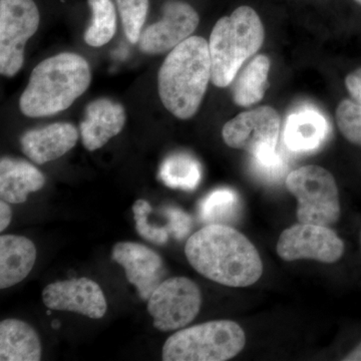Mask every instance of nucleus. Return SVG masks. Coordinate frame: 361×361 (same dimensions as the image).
<instances>
[{"label": "nucleus", "instance_id": "f257e3e1", "mask_svg": "<svg viewBox=\"0 0 361 361\" xmlns=\"http://www.w3.org/2000/svg\"><path fill=\"white\" fill-rule=\"evenodd\" d=\"M185 254L199 274L229 287H248L260 279L263 263L256 247L238 230L209 224L188 239Z\"/></svg>", "mask_w": 361, "mask_h": 361}, {"label": "nucleus", "instance_id": "f03ea898", "mask_svg": "<svg viewBox=\"0 0 361 361\" xmlns=\"http://www.w3.org/2000/svg\"><path fill=\"white\" fill-rule=\"evenodd\" d=\"M209 42L190 37L170 51L158 75L159 96L176 118L188 120L200 108L211 80Z\"/></svg>", "mask_w": 361, "mask_h": 361}, {"label": "nucleus", "instance_id": "7ed1b4c3", "mask_svg": "<svg viewBox=\"0 0 361 361\" xmlns=\"http://www.w3.org/2000/svg\"><path fill=\"white\" fill-rule=\"evenodd\" d=\"M92 82L87 59L73 52H61L33 68L20 99V109L28 118H44L66 110Z\"/></svg>", "mask_w": 361, "mask_h": 361}, {"label": "nucleus", "instance_id": "20e7f679", "mask_svg": "<svg viewBox=\"0 0 361 361\" xmlns=\"http://www.w3.org/2000/svg\"><path fill=\"white\" fill-rule=\"evenodd\" d=\"M264 35L262 21L250 6H240L220 18L209 40L211 82L218 87L231 85L247 59L262 47Z\"/></svg>", "mask_w": 361, "mask_h": 361}, {"label": "nucleus", "instance_id": "39448f33", "mask_svg": "<svg viewBox=\"0 0 361 361\" xmlns=\"http://www.w3.org/2000/svg\"><path fill=\"white\" fill-rule=\"evenodd\" d=\"M280 116L275 109L263 106L244 111L225 123L223 140L233 149H244L254 167L267 178L281 174L283 161L276 153Z\"/></svg>", "mask_w": 361, "mask_h": 361}, {"label": "nucleus", "instance_id": "423d86ee", "mask_svg": "<svg viewBox=\"0 0 361 361\" xmlns=\"http://www.w3.org/2000/svg\"><path fill=\"white\" fill-rule=\"evenodd\" d=\"M246 336L238 323L214 320L180 330L165 342V361H225L241 353Z\"/></svg>", "mask_w": 361, "mask_h": 361}, {"label": "nucleus", "instance_id": "0eeeda50", "mask_svg": "<svg viewBox=\"0 0 361 361\" xmlns=\"http://www.w3.org/2000/svg\"><path fill=\"white\" fill-rule=\"evenodd\" d=\"M286 187L298 201L299 222L329 227L341 218L338 188L324 168L310 165L296 169L287 176Z\"/></svg>", "mask_w": 361, "mask_h": 361}, {"label": "nucleus", "instance_id": "6e6552de", "mask_svg": "<svg viewBox=\"0 0 361 361\" xmlns=\"http://www.w3.org/2000/svg\"><path fill=\"white\" fill-rule=\"evenodd\" d=\"M39 11L33 0H0V73L13 78L25 61L26 42L37 32Z\"/></svg>", "mask_w": 361, "mask_h": 361}, {"label": "nucleus", "instance_id": "1a4fd4ad", "mask_svg": "<svg viewBox=\"0 0 361 361\" xmlns=\"http://www.w3.org/2000/svg\"><path fill=\"white\" fill-rule=\"evenodd\" d=\"M201 304L198 285L187 277H172L164 280L149 296L148 311L155 329L174 331L193 322Z\"/></svg>", "mask_w": 361, "mask_h": 361}, {"label": "nucleus", "instance_id": "9d476101", "mask_svg": "<svg viewBox=\"0 0 361 361\" xmlns=\"http://www.w3.org/2000/svg\"><path fill=\"white\" fill-rule=\"evenodd\" d=\"M344 252L343 241L325 226L299 223L280 235L277 253L284 261L310 259L318 262H336Z\"/></svg>", "mask_w": 361, "mask_h": 361}, {"label": "nucleus", "instance_id": "9b49d317", "mask_svg": "<svg viewBox=\"0 0 361 361\" xmlns=\"http://www.w3.org/2000/svg\"><path fill=\"white\" fill-rule=\"evenodd\" d=\"M161 20L142 32L140 49L147 54H161L174 49L193 35L199 25V14L186 2L168 1L161 9Z\"/></svg>", "mask_w": 361, "mask_h": 361}, {"label": "nucleus", "instance_id": "f8f14e48", "mask_svg": "<svg viewBox=\"0 0 361 361\" xmlns=\"http://www.w3.org/2000/svg\"><path fill=\"white\" fill-rule=\"evenodd\" d=\"M42 300L49 310L70 311L92 319H101L108 310L101 286L85 277L47 285L42 291Z\"/></svg>", "mask_w": 361, "mask_h": 361}, {"label": "nucleus", "instance_id": "ddd939ff", "mask_svg": "<svg viewBox=\"0 0 361 361\" xmlns=\"http://www.w3.org/2000/svg\"><path fill=\"white\" fill-rule=\"evenodd\" d=\"M111 259L123 268L128 281L137 288L142 300L148 301L164 281L163 259L149 247L135 242H120L114 246Z\"/></svg>", "mask_w": 361, "mask_h": 361}, {"label": "nucleus", "instance_id": "4468645a", "mask_svg": "<svg viewBox=\"0 0 361 361\" xmlns=\"http://www.w3.org/2000/svg\"><path fill=\"white\" fill-rule=\"evenodd\" d=\"M78 130L70 123H56L28 130L20 137V147L26 157L42 165L56 160L77 144Z\"/></svg>", "mask_w": 361, "mask_h": 361}, {"label": "nucleus", "instance_id": "2eb2a0df", "mask_svg": "<svg viewBox=\"0 0 361 361\" xmlns=\"http://www.w3.org/2000/svg\"><path fill=\"white\" fill-rule=\"evenodd\" d=\"M85 115L80 135L82 145L90 152L101 149L111 137L120 134L126 123L122 104L109 99H97L87 104Z\"/></svg>", "mask_w": 361, "mask_h": 361}, {"label": "nucleus", "instance_id": "dca6fc26", "mask_svg": "<svg viewBox=\"0 0 361 361\" xmlns=\"http://www.w3.org/2000/svg\"><path fill=\"white\" fill-rule=\"evenodd\" d=\"M37 261L32 240L16 235L0 237V288L20 283L30 274Z\"/></svg>", "mask_w": 361, "mask_h": 361}, {"label": "nucleus", "instance_id": "f3484780", "mask_svg": "<svg viewBox=\"0 0 361 361\" xmlns=\"http://www.w3.org/2000/svg\"><path fill=\"white\" fill-rule=\"evenodd\" d=\"M45 185L44 174L30 163L4 157L0 161V197L9 204H21L28 195Z\"/></svg>", "mask_w": 361, "mask_h": 361}, {"label": "nucleus", "instance_id": "a211bd4d", "mask_svg": "<svg viewBox=\"0 0 361 361\" xmlns=\"http://www.w3.org/2000/svg\"><path fill=\"white\" fill-rule=\"evenodd\" d=\"M42 351L39 334L28 323L14 318L0 323V360L39 361Z\"/></svg>", "mask_w": 361, "mask_h": 361}, {"label": "nucleus", "instance_id": "6ab92c4d", "mask_svg": "<svg viewBox=\"0 0 361 361\" xmlns=\"http://www.w3.org/2000/svg\"><path fill=\"white\" fill-rule=\"evenodd\" d=\"M329 126L326 118L317 111L304 109L292 114L284 130L287 148L296 153L317 149L326 139Z\"/></svg>", "mask_w": 361, "mask_h": 361}, {"label": "nucleus", "instance_id": "aec40b11", "mask_svg": "<svg viewBox=\"0 0 361 361\" xmlns=\"http://www.w3.org/2000/svg\"><path fill=\"white\" fill-rule=\"evenodd\" d=\"M270 59L264 54L255 56L239 73L233 90L234 103L250 106L263 99L267 87Z\"/></svg>", "mask_w": 361, "mask_h": 361}, {"label": "nucleus", "instance_id": "412c9836", "mask_svg": "<svg viewBox=\"0 0 361 361\" xmlns=\"http://www.w3.org/2000/svg\"><path fill=\"white\" fill-rule=\"evenodd\" d=\"M159 177L173 189L193 190L200 182L201 167L191 156L174 154L164 161Z\"/></svg>", "mask_w": 361, "mask_h": 361}, {"label": "nucleus", "instance_id": "4be33fe9", "mask_svg": "<svg viewBox=\"0 0 361 361\" xmlns=\"http://www.w3.org/2000/svg\"><path fill=\"white\" fill-rule=\"evenodd\" d=\"M92 13V23L85 32V42L90 47L108 44L116 30V14L111 0H87Z\"/></svg>", "mask_w": 361, "mask_h": 361}, {"label": "nucleus", "instance_id": "5701e85b", "mask_svg": "<svg viewBox=\"0 0 361 361\" xmlns=\"http://www.w3.org/2000/svg\"><path fill=\"white\" fill-rule=\"evenodd\" d=\"M239 199L230 189H218L202 201L200 215L209 224H222V221L231 219L238 210Z\"/></svg>", "mask_w": 361, "mask_h": 361}, {"label": "nucleus", "instance_id": "b1692460", "mask_svg": "<svg viewBox=\"0 0 361 361\" xmlns=\"http://www.w3.org/2000/svg\"><path fill=\"white\" fill-rule=\"evenodd\" d=\"M126 37L132 44L139 42L149 11V0H116Z\"/></svg>", "mask_w": 361, "mask_h": 361}, {"label": "nucleus", "instance_id": "393cba45", "mask_svg": "<svg viewBox=\"0 0 361 361\" xmlns=\"http://www.w3.org/2000/svg\"><path fill=\"white\" fill-rule=\"evenodd\" d=\"M336 123L348 142L361 147V106L344 99L336 109Z\"/></svg>", "mask_w": 361, "mask_h": 361}, {"label": "nucleus", "instance_id": "a878e982", "mask_svg": "<svg viewBox=\"0 0 361 361\" xmlns=\"http://www.w3.org/2000/svg\"><path fill=\"white\" fill-rule=\"evenodd\" d=\"M152 212V206L148 201L137 200L133 205V213L135 222V229L140 236L148 240L152 243L163 245L168 242L169 231L167 227H158L151 225L148 222L149 213Z\"/></svg>", "mask_w": 361, "mask_h": 361}, {"label": "nucleus", "instance_id": "bb28decb", "mask_svg": "<svg viewBox=\"0 0 361 361\" xmlns=\"http://www.w3.org/2000/svg\"><path fill=\"white\" fill-rule=\"evenodd\" d=\"M164 213L169 219L168 231L174 235L175 238L183 239L191 228V218L180 209L168 207Z\"/></svg>", "mask_w": 361, "mask_h": 361}, {"label": "nucleus", "instance_id": "cd10ccee", "mask_svg": "<svg viewBox=\"0 0 361 361\" xmlns=\"http://www.w3.org/2000/svg\"><path fill=\"white\" fill-rule=\"evenodd\" d=\"M345 87L355 103L361 106V68L349 73L345 78Z\"/></svg>", "mask_w": 361, "mask_h": 361}, {"label": "nucleus", "instance_id": "c85d7f7f", "mask_svg": "<svg viewBox=\"0 0 361 361\" xmlns=\"http://www.w3.org/2000/svg\"><path fill=\"white\" fill-rule=\"evenodd\" d=\"M11 218H13V211L7 202L0 201V231L4 230L11 224Z\"/></svg>", "mask_w": 361, "mask_h": 361}, {"label": "nucleus", "instance_id": "c756f323", "mask_svg": "<svg viewBox=\"0 0 361 361\" xmlns=\"http://www.w3.org/2000/svg\"><path fill=\"white\" fill-rule=\"evenodd\" d=\"M345 361H361V343L353 351V353H349L345 358H344Z\"/></svg>", "mask_w": 361, "mask_h": 361}, {"label": "nucleus", "instance_id": "7c9ffc66", "mask_svg": "<svg viewBox=\"0 0 361 361\" xmlns=\"http://www.w3.org/2000/svg\"><path fill=\"white\" fill-rule=\"evenodd\" d=\"M355 1L357 2V4L361 6V0H355Z\"/></svg>", "mask_w": 361, "mask_h": 361}, {"label": "nucleus", "instance_id": "2f4dec72", "mask_svg": "<svg viewBox=\"0 0 361 361\" xmlns=\"http://www.w3.org/2000/svg\"><path fill=\"white\" fill-rule=\"evenodd\" d=\"M47 314H49H49H51V310H49V311H47Z\"/></svg>", "mask_w": 361, "mask_h": 361}, {"label": "nucleus", "instance_id": "473e14b6", "mask_svg": "<svg viewBox=\"0 0 361 361\" xmlns=\"http://www.w3.org/2000/svg\"><path fill=\"white\" fill-rule=\"evenodd\" d=\"M360 242H361V234H360Z\"/></svg>", "mask_w": 361, "mask_h": 361}]
</instances>
